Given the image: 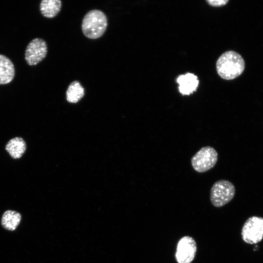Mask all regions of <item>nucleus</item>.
Here are the masks:
<instances>
[{"label": "nucleus", "instance_id": "nucleus-10", "mask_svg": "<svg viewBox=\"0 0 263 263\" xmlns=\"http://www.w3.org/2000/svg\"><path fill=\"white\" fill-rule=\"evenodd\" d=\"M26 149V145L23 139L19 137L11 139L5 146L6 150L14 159L20 158Z\"/></svg>", "mask_w": 263, "mask_h": 263}, {"label": "nucleus", "instance_id": "nucleus-5", "mask_svg": "<svg viewBox=\"0 0 263 263\" xmlns=\"http://www.w3.org/2000/svg\"><path fill=\"white\" fill-rule=\"evenodd\" d=\"M241 235L243 240L248 244L261 242L263 239V218L255 216L248 218L243 226Z\"/></svg>", "mask_w": 263, "mask_h": 263}, {"label": "nucleus", "instance_id": "nucleus-14", "mask_svg": "<svg viewBox=\"0 0 263 263\" xmlns=\"http://www.w3.org/2000/svg\"><path fill=\"white\" fill-rule=\"evenodd\" d=\"M228 0H207V2L211 6L218 7L225 5Z\"/></svg>", "mask_w": 263, "mask_h": 263}, {"label": "nucleus", "instance_id": "nucleus-8", "mask_svg": "<svg viewBox=\"0 0 263 263\" xmlns=\"http://www.w3.org/2000/svg\"><path fill=\"white\" fill-rule=\"evenodd\" d=\"M176 81L179 84V91L183 95L191 94L196 91L199 84L197 76L189 73L180 75Z\"/></svg>", "mask_w": 263, "mask_h": 263}, {"label": "nucleus", "instance_id": "nucleus-7", "mask_svg": "<svg viewBox=\"0 0 263 263\" xmlns=\"http://www.w3.org/2000/svg\"><path fill=\"white\" fill-rule=\"evenodd\" d=\"M47 45L45 40L39 38L33 39L27 45L25 59L27 64L30 66L38 64L46 56Z\"/></svg>", "mask_w": 263, "mask_h": 263}, {"label": "nucleus", "instance_id": "nucleus-13", "mask_svg": "<svg viewBox=\"0 0 263 263\" xmlns=\"http://www.w3.org/2000/svg\"><path fill=\"white\" fill-rule=\"evenodd\" d=\"M20 220L19 213L11 210H7L2 216L1 225L7 230H14L19 225Z\"/></svg>", "mask_w": 263, "mask_h": 263}, {"label": "nucleus", "instance_id": "nucleus-2", "mask_svg": "<svg viewBox=\"0 0 263 263\" xmlns=\"http://www.w3.org/2000/svg\"><path fill=\"white\" fill-rule=\"evenodd\" d=\"M108 25L107 18L103 12L94 9L84 16L81 24L84 35L90 39H97L105 32Z\"/></svg>", "mask_w": 263, "mask_h": 263}, {"label": "nucleus", "instance_id": "nucleus-4", "mask_svg": "<svg viewBox=\"0 0 263 263\" xmlns=\"http://www.w3.org/2000/svg\"><path fill=\"white\" fill-rule=\"evenodd\" d=\"M218 153L210 146L202 148L191 158V164L196 171L203 173L211 169L218 160Z\"/></svg>", "mask_w": 263, "mask_h": 263}, {"label": "nucleus", "instance_id": "nucleus-6", "mask_svg": "<svg viewBox=\"0 0 263 263\" xmlns=\"http://www.w3.org/2000/svg\"><path fill=\"white\" fill-rule=\"evenodd\" d=\"M197 251V244L191 237L185 236L178 242L175 254L178 263H191L194 260Z\"/></svg>", "mask_w": 263, "mask_h": 263}, {"label": "nucleus", "instance_id": "nucleus-9", "mask_svg": "<svg viewBox=\"0 0 263 263\" xmlns=\"http://www.w3.org/2000/svg\"><path fill=\"white\" fill-rule=\"evenodd\" d=\"M14 76L15 68L13 63L5 56L0 55V85L10 83Z\"/></svg>", "mask_w": 263, "mask_h": 263}, {"label": "nucleus", "instance_id": "nucleus-1", "mask_svg": "<svg viewBox=\"0 0 263 263\" xmlns=\"http://www.w3.org/2000/svg\"><path fill=\"white\" fill-rule=\"evenodd\" d=\"M245 67L242 56L236 52L228 51L223 53L216 62V70L219 76L231 80L241 75Z\"/></svg>", "mask_w": 263, "mask_h": 263}, {"label": "nucleus", "instance_id": "nucleus-12", "mask_svg": "<svg viewBox=\"0 0 263 263\" xmlns=\"http://www.w3.org/2000/svg\"><path fill=\"white\" fill-rule=\"evenodd\" d=\"M85 90L79 81L75 80L69 85L66 91V99L70 103L78 102L84 95Z\"/></svg>", "mask_w": 263, "mask_h": 263}, {"label": "nucleus", "instance_id": "nucleus-3", "mask_svg": "<svg viewBox=\"0 0 263 263\" xmlns=\"http://www.w3.org/2000/svg\"><path fill=\"white\" fill-rule=\"evenodd\" d=\"M235 193V188L230 181L220 180L213 184L210 191V200L215 207H222L231 201Z\"/></svg>", "mask_w": 263, "mask_h": 263}, {"label": "nucleus", "instance_id": "nucleus-11", "mask_svg": "<svg viewBox=\"0 0 263 263\" xmlns=\"http://www.w3.org/2000/svg\"><path fill=\"white\" fill-rule=\"evenodd\" d=\"M61 6L60 0H43L40 3V11L44 17L53 18L59 13Z\"/></svg>", "mask_w": 263, "mask_h": 263}]
</instances>
